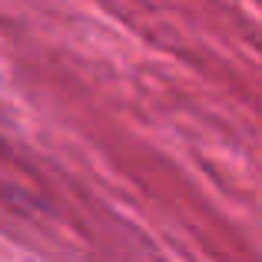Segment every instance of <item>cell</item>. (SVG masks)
<instances>
[]
</instances>
